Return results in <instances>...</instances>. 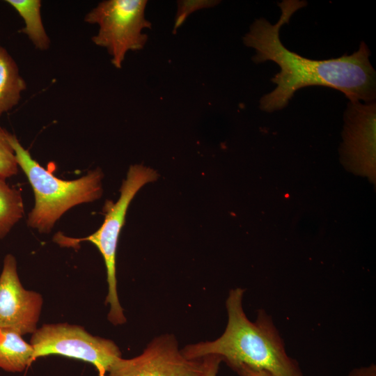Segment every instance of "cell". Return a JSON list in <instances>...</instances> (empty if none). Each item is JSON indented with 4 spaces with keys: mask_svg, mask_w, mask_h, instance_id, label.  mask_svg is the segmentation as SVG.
Here are the masks:
<instances>
[{
    "mask_svg": "<svg viewBox=\"0 0 376 376\" xmlns=\"http://www.w3.org/2000/svg\"><path fill=\"white\" fill-rule=\"evenodd\" d=\"M306 4L299 0L279 3L281 13L276 23L257 19L243 37L244 44L255 50L252 60L256 63L271 61L280 68L271 79L276 87L260 98V109L267 112L281 110L298 89L311 86L340 91L350 102H375L376 74L369 60L370 52L364 42L351 55L320 61L303 57L283 45L279 35L281 26Z\"/></svg>",
    "mask_w": 376,
    "mask_h": 376,
    "instance_id": "obj_1",
    "label": "cell"
},
{
    "mask_svg": "<svg viewBox=\"0 0 376 376\" xmlns=\"http://www.w3.org/2000/svg\"><path fill=\"white\" fill-rule=\"evenodd\" d=\"M244 293L241 288L229 291L226 301L228 321L221 336L187 345L181 350L182 354L189 359L216 355L232 369L245 366L276 376H304L298 362L287 354L273 318L260 310L255 321L249 320L242 306Z\"/></svg>",
    "mask_w": 376,
    "mask_h": 376,
    "instance_id": "obj_2",
    "label": "cell"
},
{
    "mask_svg": "<svg viewBox=\"0 0 376 376\" xmlns=\"http://www.w3.org/2000/svg\"><path fill=\"white\" fill-rule=\"evenodd\" d=\"M18 166L28 178L34 192L35 205L29 213L27 224L40 233H49L55 223L69 209L99 199L102 194L103 174L100 169L73 180L56 178L33 159L17 137L10 134Z\"/></svg>",
    "mask_w": 376,
    "mask_h": 376,
    "instance_id": "obj_3",
    "label": "cell"
},
{
    "mask_svg": "<svg viewBox=\"0 0 376 376\" xmlns=\"http://www.w3.org/2000/svg\"><path fill=\"white\" fill-rule=\"evenodd\" d=\"M157 177V172L150 168L140 164L130 166L122 183L118 200L116 203L106 202L104 220L97 230L81 238L69 237L61 232L53 237V241L63 247L76 249L80 242L88 241L98 249L107 269L108 293L105 304L109 306L107 319L113 325L123 324L127 321L117 292L116 257L120 233L129 205L136 194L146 184L156 180Z\"/></svg>",
    "mask_w": 376,
    "mask_h": 376,
    "instance_id": "obj_4",
    "label": "cell"
},
{
    "mask_svg": "<svg viewBox=\"0 0 376 376\" xmlns=\"http://www.w3.org/2000/svg\"><path fill=\"white\" fill-rule=\"evenodd\" d=\"M146 5V0L102 1L84 17L86 23L99 26L91 40L107 50L118 69L122 68L128 51L143 49L148 40V36L142 33L151 27L145 17Z\"/></svg>",
    "mask_w": 376,
    "mask_h": 376,
    "instance_id": "obj_5",
    "label": "cell"
},
{
    "mask_svg": "<svg viewBox=\"0 0 376 376\" xmlns=\"http://www.w3.org/2000/svg\"><path fill=\"white\" fill-rule=\"evenodd\" d=\"M30 344L33 361L52 354L77 359L93 364L99 376H105L122 357L113 340L93 336L83 327L68 323L43 324L31 334Z\"/></svg>",
    "mask_w": 376,
    "mask_h": 376,
    "instance_id": "obj_6",
    "label": "cell"
},
{
    "mask_svg": "<svg viewBox=\"0 0 376 376\" xmlns=\"http://www.w3.org/2000/svg\"><path fill=\"white\" fill-rule=\"evenodd\" d=\"M108 376H203L202 359H189L172 334L152 339L143 352L132 359H118Z\"/></svg>",
    "mask_w": 376,
    "mask_h": 376,
    "instance_id": "obj_7",
    "label": "cell"
},
{
    "mask_svg": "<svg viewBox=\"0 0 376 376\" xmlns=\"http://www.w3.org/2000/svg\"><path fill=\"white\" fill-rule=\"evenodd\" d=\"M17 260L6 255L0 274V328L21 336L33 334L42 311V296L25 289L17 274Z\"/></svg>",
    "mask_w": 376,
    "mask_h": 376,
    "instance_id": "obj_8",
    "label": "cell"
},
{
    "mask_svg": "<svg viewBox=\"0 0 376 376\" xmlns=\"http://www.w3.org/2000/svg\"><path fill=\"white\" fill-rule=\"evenodd\" d=\"M33 361V348L18 333L0 328V368L20 373Z\"/></svg>",
    "mask_w": 376,
    "mask_h": 376,
    "instance_id": "obj_9",
    "label": "cell"
},
{
    "mask_svg": "<svg viewBox=\"0 0 376 376\" xmlns=\"http://www.w3.org/2000/svg\"><path fill=\"white\" fill-rule=\"evenodd\" d=\"M26 84L18 66L3 47H0V117L19 102Z\"/></svg>",
    "mask_w": 376,
    "mask_h": 376,
    "instance_id": "obj_10",
    "label": "cell"
},
{
    "mask_svg": "<svg viewBox=\"0 0 376 376\" xmlns=\"http://www.w3.org/2000/svg\"><path fill=\"white\" fill-rule=\"evenodd\" d=\"M22 17L25 26L19 33L26 34L34 47L40 50H47L50 45V39L45 29L41 14L40 0H6Z\"/></svg>",
    "mask_w": 376,
    "mask_h": 376,
    "instance_id": "obj_11",
    "label": "cell"
},
{
    "mask_svg": "<svg viewBox=\"0 0 376 376\" xmlns=\"http://www.w3.org/2000/svg\"><path fill=\"white\" fill-rule=\"evenodd\" d=\"M24 215L20 191L0 178V240L3 239Z\"/></svg>",
    "mask_w": 376,
    "mask_h": 376,
    "instance_id": "obj_12",
    "label": "cell"
},
{
    "mask_svg": "<svg viewBox=\"0 0 376 376\" xmlns=\"http://www.w3.org/2000/svg\"><path fill=\"white\" fill-rule=\"evenodd\" d=\"M10 135V132L0 127V178L5 180L17 175L19 167L9 141Z\"/></svg>",
    "mask_w": 376,
    "mask_h": 376,
    "instance_id": "obj_13",
    "label": "cell"
},
{
    "mask_svg": "<svg viewBox=\"0 0 376 376\" xmlns=\"http://www.w3.org/2000/svg\"><path fill=\"white\" fill-rule=\"evenodd\" d=\"M178 3V11L176 17L175 27H178L187 17L189 13L194 11L196 9H200L203 7L213 6L217 3L214 1H182Z\"/></svg>",
    "mask_w": 376,
    "mask_h": 376,
    "instance_id": "obj_14",
    "label": "cell"
},
{
    "mask_svg": "<svg viewBox=\"0 0 376 376\" xmlns=\"http://www.w3.org/2000/svg\"><path fill=\"white\" fill-rule=\"evenodd\" d=\"M203 376H217L221 359L216 355H207L202 359Z\"/></svg>",
    "mask_w": 376,
    "mask_h": 376,
    "instance_id": "obj_15",
    "label": "cell"
},
{
    "mask_svg": "<svg viewBox=\"0 0 376 376\" xmlns=\"http://www.w3.org/2000/svg\"><path fill=\"white\" fill-rule=\"evenodd\" d=\"M233 370L240 376H276L265 370L254 369L245 366H240Z\"/></svg>",
    "mask_w": 376,
    "mask_h": 376,
    "instance_id": "obj_16",
    "label": "cell"
},
{
    "mask_svg": "<svg viewBox=\"0 0 376 376\" xmlns=\"http://www.w3.org/2000/svg\"><path fill=\"white\" fill-rule=\"evenodd\" d=\"M347 376H376V366L371 363L369 366L355 368L349 373Z\"/></svg>",
    "mask_w": 376,
    "mask_h": 376,
    "instance_id": "obj_17",
    "label": "cell"
}]
</instances>
